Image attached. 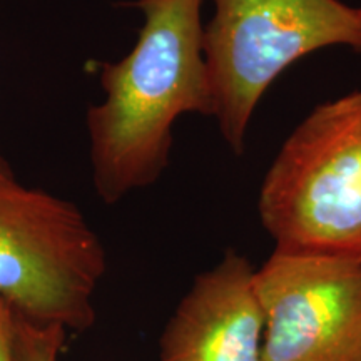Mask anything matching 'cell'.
<instances>
[{"mask_svg":"<svg viewBox=\"0 0 361 361\" xmlns=\"http://www.w3.org/2000/svg\"><path fill=\"white\" fill-rule=\"evenodd\" d=\"M255 271L229 250L196 276L162 331L159 361H263L264 313Z\"/></svg>","mask_w":361,"mask_h":361,"instance_id":"cell-6","label":"cell"},{"mask_svg":"<svg viewBox=\"0 0 361 361\" xmlns=\"http://www.w3.org/2000/svg\"><path fill=\"white\" fill-rule=\"evenodd\" d=\"M67 331L61 326H37L20 318L17 322V346L20 361H59Z\"/></svg>","mask_w":361,"mask_h":361,"instance_id":"cell-7","label":"cell"},{"mask_svg":"<svg viewBox=\"0 0 361 361\" xmlns=\"http://www.w3.org/2000/svg\"><path fill=\"white\" fill-rule=\"evenodd\" d=\"M17 311L0 298V361H20L17 346Z\"/></svg>","mask_w":361,"mask_h":361,"instance_id":"cell-8","label":"cell"},{"mask_svg":"<svg viewBox=\"0 0 361 361\" xmlns=\"http://www.w3.org/2000/svg\"><path fill=\"white\" fill-rule=\"evenodd\" d=\"M263 361H361V263L274 251L255 271Z\"/></svg>","mask_w":361,"mask_h":361,"instance_id":"cell-5","label":"cell"},{"mask_svg":"<svg viewBox=\"0 0 361 361\" xmlns=\"http://www.w3.org/2000/svg\"><path fill=\"white\" fill-rule=\"evenodd\" d=\"M202 52L213 117L236 154L245 151L255 109L281 72L331 45L361 52V7L340 0H211Z\"/></svg>","mask_w":361,"mask_h":361,"instance_id":"cell-4","label":"cell"},{"mask_svg":"<svg viewBox=\"0 0 361 361\" xmlns=\"http://www.w3.org/2000/svg\"><path fill=\"white\" fill-rule=\"evenodd\" d=\"M107 251L79 206L0 171V298L37 326L85 331Z\"/></svg>","mask_w":361,"mask_h":361,"instance_id":"cell-3","label":"cell"},{"mask_svg":"<svg viewBox=\"0 0 361 361\" xmlns=\"http://www.w3.org/2000/svg\"><path fill=\"white\" fill-rule=\"evenodd\" d=\"M130 7L142 16L137 39L124 57L101 66L102 99L85 114L90 179L104 204L161 178L180 116H213L202 0H135Z\"/></svg>","mask_w":361,"mask_h":361,"instance_id":"cell-1","label":"cell"},{"mask_svg":"<svg viewBox=\"0 0 361 361\" xmlns=\"http://www.w3.org/2000/svg\"><path fill=\"white\" fill-rule=\"evenodd\" d=\"M259 216L278 251L361 263V90L293 130L264 178Z\"/></svg>","mask_w":361,"mask_h":361,"instance_id":"cell-2","label":"cell"},{"mask_svg":"<svg viewBox=\"0 0 361 361\" xmlns=\"http://www.w3.org/2000/svg\"><path fill=\"white\" fill-rule=\"evenodd\" d=\"M7 169H11V166L7 164V161L4 159L2 152H0V171H7Z\"/></svg>","mask_w":361,"mask_h":361,"instance_id":"cell-9","label":"cell"}]
</instances>
